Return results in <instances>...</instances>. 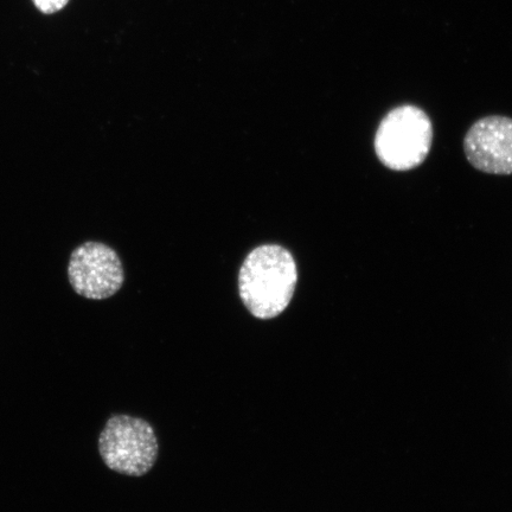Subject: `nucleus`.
<instances>
[{"instance_id":"1","label":"nucleus","mask_w":512,"mask_h":512,"mask_svg":"<svg viewBox=\"0 0 512 512\" xmlns=\"http://www.w3.org/2000/svg\"><path fill=\"white\" fill-rule=\"evenodd\" d=\"M298 283L296 261L288 249L262 245L247 255L239 272L243 305L255 318L268 320L283 313Z\"/></svg>"},{"instance_id":"2","label":"nucleus","mask_w":512,"mask_h":512,"mask_svg":"<svg viewBox=\"0 0 512 512\" xmlns=\"http://www.w3.org/2000/svg\"><path fill=\"white\" fill-rule=\"evenodd\" d=\"M433 125L419 107L394 108L383 118L375 136V152L386 168L408 171L418 168L431 151Z\"/></svg>"},{"instance_id":"3","label":"nucleus","mask_w":512,"mask_h":512,"mask_svg":"<svg viewBox=\"0 0 512 512\" xmlns=\"http://www.w3.org/2000/svg\"><path fill=\"white\" fill-rule=\"evenodd\" d=\"M158 440L149 422L130 415H113L99 438V452L108 469L142 477L158 458Z\"/></svg>"},{"instance_id":"4","label":"nucleus","mask_w":512,"mask_h":512,"mask_svg":"<svg viewBox=\"0 0 512 512\" xmlns=\"http://www.w3.org/2000/svg\"><path fill=\"white\" fill-rule=\"evenodd\" d=\"M69 283L76 294L104 300L124 284V268L117 252L101 242H85L74 249L68 265Z\"/></svg>"},{"instance_id":"5","label":"nucleus","mask_w":512,"mask_h":512,"mask_svg":"<svg viewBox=\"0 0 512 512\" xmlns=\"http://www.w3.org/2000/svg\"><path fill=\"white\" fill-rule=\"evenodd\" d=\"M467 159L490 175H512V119L486 117L473 124L464 139Z\"/></svg>"},{"instance_id":"6","label":"nucleus","mask_w":512,"mask_h":512,"mask_svg":"<svg viewBox=\"0 0 512 512\" xmlns=\"http://www.w3.org/2000/svg\"><path fill=\"white\" fill-rule=\"evenodd\" d=\"M31 2L41 14L49 16L66 8L70 0H31Z\"/></svg>"}]
</instances>
